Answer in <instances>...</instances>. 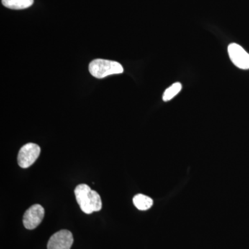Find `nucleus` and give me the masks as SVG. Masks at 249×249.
<instances>
[{"label": "nucleus", "instance_id": "nucleus-1", "mask_svg": "<svg viewBox=\"0 0 249 249\" xmlns=\"http://www.w3.org/2000/svg\"><path fill=\"white\" fill-rule=\"evenodd\" d=\"M76 201L80 209L86 214L98 212L102 209V201L97 192L93 191L88 185L80 184L74 191Z\"/></svg>", "mask_w": 249, "mask_h": 249}, {"label": "nucleus", "instance_id": "nucleus-2", "mask_svg": "<svg viewBox=\"0 0 249 249\" xmlns=\"http://www.w3.org/2000/svg\"><path fill=\"white\" fill-rule=\"evenodd\" d=\"M89 71L95 78H104L110 75L122 73L124 68L119 62L104 59H96L90 62Z\"/></svg>", "mask_w": 249, "mask_h": 249}, {"label": "nucleus", "instance_id": "nucleus-3", "mask_svg": "<svg viewBox=\"0 0 249 249\" xmlns=\"http://www.w3.org/2000/svg\"><path fill=\"white\" fill-rule=\"evenodd\" d=\"M40 151V147L37 144L29 142L23 145L18 153V165L22 168L31 166L38 158Z\"/></svg>", "mask_w": 249, "mask_h": 249}, {"label": "nucleus", "instance_id": "nucleus-4", "mask_svg": "<svg viewBox=\"0 0 249 249\" xmlns=\"http://www.w3.org/2000/svg\"><path fill=\"white\" fill-rule=\"evenodd\" d=\"M45 216V209L40 204H34L26 211L23 217V224L29 230L40 225Z\"/></svg>", "mask_w": 249, "mask_h": 249}, {"label": "nucleus", "instance_id": "nucleus-5", "mask_svg": "<svg viewBox=\"0 0 249 249\" xmlns=\"http://www.w3.org/2000/svg\"><path fill=\"white\" fill-rule=\"evenodd\" d=\"M228 53L236 67L241 70H249V53L243 47L236 43L230 44L228 47Z\"/></svg>", "mask_w": 249, "mask_h": 249}, {"label": "nucleus", "instance_id": "nucleus-6", "mask_svg": "<svg viewBox=\"0 0 249 249\" xmlns=\"http://www.w3.org/2000/svg\"><path fill=\"white\" fill-rule=\"evenodd\" d=\"M73 235L70 231L61 230L55 232L49 239L47 249H71Z\"/></svg>", "mask_w": 249, "mask_h": 249}, {"label": "nucleus", "instance_id": "nucleus-7", "mask_svg": "<svg viewBox=\"0 0 249 249\" xmlns=\"http://www.w3.org/2000/svg\"><path fill=\"white\" fill-rule=\"evenodd\" d=\"M5 7L14 10L25 9L34 4V0H1Z\"/></svg>", "mask_w": 249, "mask_h": 249}, {"label": "nucleus", "instance_id": "nucleus-8", "mask_svg": "<svg viewBox=\"0 0 249 249\" xmlns=\"http://www.w3.org/2000/svg\"><path fill=\"white\" fill-rule=\"evenodd\" d=\"M133 203L137 209L140 211H147L153 205V200L151 198L142 194L137 195L133 198Z\"/></svg>", "mask_w": 249, "mask_h": 249}, {"label": "nucleus", "instance_id": "nucleus-9", "mask_svg": "<svg viewBox=\"0 0 249 249\" xmlns=\"http://www.w3.org/2000/svg\"><path fill=\"white\" fill-rule=\"evenodd\" d=\"M182 89V85L180 83H175L169 87L163 93V100L165 102L169 101L176 96Z\"/></svg>", "mask_w": 249, "mask_h": 249}]
</instances>
